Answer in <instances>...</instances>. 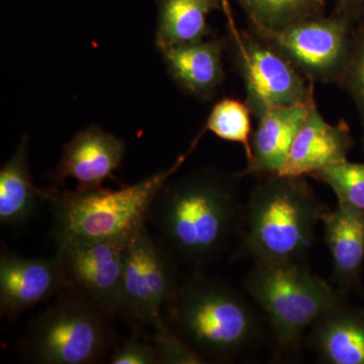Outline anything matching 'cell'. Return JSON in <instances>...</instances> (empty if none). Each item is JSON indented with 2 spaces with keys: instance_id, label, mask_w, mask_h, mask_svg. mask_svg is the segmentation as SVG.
<instances>
[{
  "instance_id": "ba28073f",
  "label": "cell",
  "mask_w": 364,
  "mask_h": 364,
  "mask_svg": "<svg viewBox=\"0 0 364 364\" xmlns=\"http://www.w3.org/2000/svg\"><path fill=\"white\" fill-rule=\"evenodd\" d=\"M361 11L299 21L282 30L255 33L311 82L339 83L350 56L354 21Z\"/></svg>"
},
{
  "instance_id": "4316f807",
  "label": "cell",
  "mask_w": 364,
  "mask_h": 364,
  "mask_svg": "<svg viewBox=\"0 0 364 364\" xmlns=\"http://www.w3.org/2000/svg\"><path fill=\"white\" fill-rule=\"evenodd\" d=\"M363 149H364V136H363Z\"/></svg>"
},
{
  "instance_id": "3957f363",
  "label": "cell",
  "mask_w": 364,
  "mask_h": 364,
  "mask_svg": "<svg viewBox=\"0 0 364 364\" xmlns=\"http://www.w3.org/2000/svg\"><path fill=\"white\" fill-rule=\"evenodd\" d=\"M188 155H181L167 168L117 191L48 189L52 205L51 235L57 247L72 241L126 245L147 223L155 196L176 176Z\"/></svg>"
},
{
  "instance_id": "8992f818",
  "label": "cell",
  "mask_w": 364,
  "mask_h": 364,
  "mask_svg": "<svg viewBox=\"0 0 364 364\" xmlns=\"http://www.w3.org/2000/svg\"><path fill=\"white\" fill-rule=\"evenodd\" d=\"M107 318L90 299L64 289L31 325L23 344L26 358L40 364L95 363L111 341Z\"/></svg>"
},
{
  "instance_id": "e0dca14e",
  "label": "cell",
  "mask_w": 364,
  "mask_h": 364,
  "mask_svg": "<svg viewBox=\"0 0 364 364\" xmlns=\"http://www.w3.org/2000/svg\"><path fill=\"white\" fill-rule=\"evenodd\" d=\"M309 344L327 364H364V309L342 304L318 318Z\"/></svg>"
},
{
  "instance_id": "ac0fdd59",
  "label": "cell",
  "mask_w": 364,
  "mask_h": 364,
  "mask_svg": "<svg viewBox=\"0 0 364 364\" xmlns=\"http://www.w3.org/2000/svg\"><path fill=\"white\" fill-rule=\"evenodd\" d=\"M30 136L23 135L16 152L0 169V224L18 226L31 219L48 191L38 188L31 174Z\"/></svg>"
},
{
  "instance_id": "44dd1931",
  "label": "cell",
  "mask_w": 364,
  "mask_h": 364,
  "mask_svg": "<svg viewBox=\"0 0 364 364\" xmlns=\"http://www.w3.org/2000/svg\"><path fill=\"white\" fill-rule=\"evenodd\" d=\"M253 116L246 102L233 97H224L215 102L208 114L202 130L193 139L188 150L191 154L198 145L203 134L210 132L228 142L241 144L245 151L246 159L251 155V136Z\"/></svg>"
},
{
  "instance_id": "d6986e66",
  "label": "cell",
  "mask_w": 364,
  "mask_h": 364,
  "mask_svg": "<svg viewBox=\"0 0 364 364\" xmlns=\"http://www.w3.org/2000/svg\"><path fill=\"white\" fill-rule=\"evenodd\" d=\"M225 0H156L158 20L155 46L164 48L210 38L208 16L222 11Z\"/></svg>"
},
{
  "instance_id": "52a82bcc",
  "label": "cell",
  "mask_w": 364,
  "mask_h": 364,
  "mask_svg": "<svg viewBox=\"0 0 364 364\" xmlns=\"http://www.w3.org/2000/svg\"><path fill=\"white\" fill-rule=\"evenodd\" d=\"M227 20V51L245 86L246 104L257 119L272 107L311 102L314 83L267 41L237 26L228 0L223 4Z\"/></svg>"
},
{
  "instance_id": "7c38bea8",
  "label": "cell",
  "mask_w": 364,
  "mask_h": 364,
  "mask_svg": "<svg viewBox=\"0 0 364 364\" xmlns=\"http://www.w3.org/2000/svg\"><path fill=\"white\" fill-rule=\"evenodd\" d=\"M65 289L56 255L32 258L2 251L0 256V313L16 320L21 314Z\"/></svg>"
},
{
  "instance_id": "4fadbf2b",
  "label": "cell",
  "mask_w": 364,
  "mask_h": 364,
  "mask_svg": "<svg viewBox=\"0 0 364 364\" xmlns=\"http://www.w3.org/2000/svg\"><path fill=\"white\" fill-rule=\"evenodd\" d=\"M352 146L353 139L346 122L328 123L315 102L309 109L279 174L311 176L318 170L346 161Z\"/></svg>"
},
{
  "instance_id": "484cf974",
  "label": "cell",
  "mask_w": 364,
  "mask_h": 364,
  "mask_svg": "<svg viewBox=\"0 0 364 364\" xmlns=\"http://www.w3.org/2000/svg\"><path fill=\"white\" fill-rule=\"evenodd\" d=\"M363 0H338L337 2L336 13H345V11H359L363 7Z\"/></svg>"
},
{
  "instance_id": "9c48e42d",
  "label": "cell",
  "mask_w": 364,
  "mask_h": 364,
  "mask_svg": "<svg viewBox=\"0 0 364 364\" xmlns=\"http://www.w3.org/2000/svg\"><path fill=\"white\" fill-rule=\"evenodd\" d=\"M178 287L173 256L143 225L124 248L122 314L157 329L165 324L162 306Z\"/></svg>"
},
{
  "instance_id": "cb8c5ba5",
  "label": "cell",
  "mask_w": 364,
  "mask_h": 364,
  "mask_svg": "<svg viewBox=\"0 0 364 364\" xmlns=\"http://www.w3.org/2000/svg\"><path fill=\"white\" fill-rule=\"evenodd\" d=\"M154 331L153 344L157 348L159 363L198 364L207 363L200 354L196 353L193 348H191L166 323L161 327L155 329Z\"/></svg>"
},
{
  "instance_id": "8fae6325",
  "label": "cell",
  "mask_w": 364,
  "mask_h": 364,
  "mask_svg": "<svg viewBox=\"0 0 364 364\" xmlns=\"http://www.w3.org/2000/svg\"><path fill=\"white\" fill-rule=\"evenodd\" d=\"M127 145L114 134L91 124L65 144L58 165L49 173L52 186L59 189L67 179L78 182V191L102 188L123 162Z\"/></svg>"
},
{
  "instance_id": "2e32d148",
  "label": "cell",
  "mask_w": 364,
  "mask_h": 364,
  "mask_svg": "<svg viewBox=\"0 0 364 364\" xmlns=\"http://www.w3.org/2000/svg\"><path fill=\"white\" fill-rule=\"evenodd\" d=\"M321 222L337 289L343 294L358 291L363 294L364 215L337 205L326 210Z\"/></svg>"
},
{
  "instance_id": "5b68a950",
  "label": "cell",
  "mask_w": 364,
  "mask_h": 364,
  "mask_svg": "<svg viewBox=\"0 0 364 364\" xmlns=\"http://www.w3.org/2000/svg\"><path fill=\"white\" fill-rule=\"evenodd\" d=\"M244 287L284 350H298L318 318L346 303L345 294L299 261L255 260Z\"/></svg>"
},
{
  "instance_id": "9a60e30c",
  "label": "cell",
  "mask_w": 364,
  "mask_h": 364,
  "mask_svg": "<svg viewBox=\"0 0 364 364\" xmlns=\"http://www.w3.org/2000/svg\"><path fill=\"white\" fill-rule=\"evenodd\" d=\"M315 100L286 107H272L257 117L251 136V155L240 176L260 177L279 174L294 138Z\"/></svg>"
},
{
  "instance_id": "7402d4cb",
  "label": "cell",
  "mask_w": 364,
  "mask_h": 364,
  "mask_svg": "<svg viewBox=\"0 0 364 364\" xmlns=\"http://www.w3.org/2000/svg\"><path fill=\"white\" fill-rule=\"evenodd\" d=\"M311 177L332 189L340 207L364 215V163L346 160Z\"/></svg>"
},
{
  "instance_id": "5bb4252c",
  "label": "cell",
  "mask_w": 364,
  "mask_h": 364,
  "mask_svg": "<svg viewBox=\"0 0 364 364\" xmlns=\"http://www.w3.org/2000/svg\"><path fill=\"white\" fill-rule=\"evenodd\" d=\"M226 41L208 38L159 50L170 77L181 90L203 102L213 100L224 83Z\"/></svg>"
},
{
  "instance_id": "603a6c76",
  "label": "cell",
  "mask_w": 364,
  "mask_h": 364,
  "mask_svg": "<svg viewBox=\"0 0 364 364\" xmlns=\"http://www.w3.org/2000/svg\"><path fill=\"white\" fill-rule=\"evenodd\" d=\"M339 85L353 98L364 123V23L353 33L350 56Z\"/></svg>"
},
{
  "instance_id": "7a4b0ae2",
  "label": "cell",
  "mask_w": 364,
  "mask_h": 364,
  "mask_svg": "<svg viewBox=\"0 0 364 364\" xmlns=\"http://www.w3.org/2000/svg\"><path fill=\"white\" fill-rule=\"evenodd\" d=\"M327 210L305 176L262 177L243 208L242 247L254 260L304 262Z\"/></svg>"
},
{
  "instance_id": "ffe728a7",
  "label": "cell",
  "mask_w": 364,
  "mask_h": 364,
  "mask_svg": "<svg viewBox=\"0 0 364 364\" xmlns=\"http://www.w3.org/2000/svg\"><path fill=\"white\" fill-rule=\"evenodd\" d=\"M255 33L274 32L323 16L325 0H235Z\"/></svg>"
},
{
  "instance_id": "277c9868",
  "label": "cell",
  "mask_w": 364,
  "mask_h": 364,
  "mask_svg": "<svg viewBox=\"0 0 364 364\" xmlns=\"http://www.w3.org/2000/svg\"><path fill=\"white\" fill-rule=\"evenodd\" d=\"M167 304L171 329L205 361L233 358L259 336L253 309L224 282L196 275Z\"/></svg>"
},
{
  "instance_id": "6da1fadb",
  "label": "cell",
  "mask_w": 364,
  "mask_h": 364,
  "mask_svg": "<svg viewBox=\"0 0 364 364\" xmlns=\"http://www.w3.org/2000/svg\"><path fill=\"white\" fill-rule=\"evenodd\" d=\"M240 173L203 168L169 179L151 205L147 222L173 257L191 267L214 261L240 233Z\"/></svg>"
},
{
  "instance_id": "d4e9b609",
  "label": "cell",
  "mask_w": 364,
  "mask_h": 364,
  "mask_svg": "<svg viewBox=\"0 0 364 364\" xmlns=\"http://www.w3.org/2000/svg\"><path fill=\"white\" fill-rule=\"evenodd\" d=\"M111 364H157L159 355L154 344L134 336L119 345L109 356Z\"/></svg>"
},
{
  "instance_id": "30bf717a",
  "label": "cell",
  "mask_w": 364,
  "mask_h": 364,
  "mask_svg": "<svg viewBox=\"0 0 364 364\" xmlns=\"http://www.w3.org/2000/svg\"><path fill=\"white\" fill-rule=\"evenodd\" d=\"M124 246L100 241L58 246L56 257L65 289L90 299L109 317L122 314Z\"/></svg>"
},
{
  "instance_id": "83f0119b",
  "label": "cell",
  "mask_w": 364,
  "mask_h": 364,
  "mask_svg": "<svg viewBox=\"0 0 364 364\" xmlns=\"http://www.w3.org/2000/svg\"><path fill=\"white\" fill-rule=\"evenodd\" d=\"M363 296H364V294H363Z\"/></svg>"
}]
</instances>
